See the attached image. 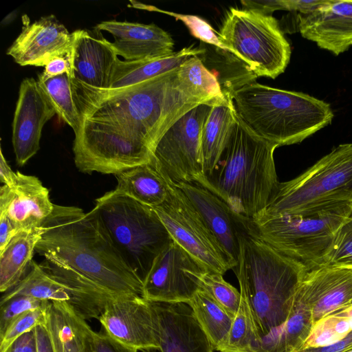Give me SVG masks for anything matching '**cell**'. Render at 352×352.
Returning <instances> with one entry per match:
<instances>
[{"instance_id": "1", "label": "cell", "mask_w": 352, "mask_h": 352, "mask_svg": "<svg viewBox=\"0 0 352 352\" xmlns=\"http://www.w3.org/2000/svg\"><path fill=\"white\" fill-rule=\"evenodd\" d=\"M179 67L108 91L82 122L111 138L141 164H150L158 141L176 121L194 107L217 99L193 86Z\"/></svg>"}, {"instance_id": "2", "label": "cell", "mask_w": 352, "mask_h": 352, "mask_svg": "<svg viewBox=\"0 0 352 352\" xmlns=\"http://www.w3.org/2000/svg\"><path fill=\"white\" fill-rule=\"evenodd\" d=\"M36 252L113 296L143 297V283L125 263L92 209L54 205L41 226Z\"/></svg>"}, {"instance_id": "3", "label": "cell", "mask_w": 352, "mask_h": 352, "mask_svg": "<svg viewBox=\"0 0 352 352\" xmlns=\"http://www.w3.org/2000/svg\"><path fill=\"white\" fill-rule=\"evenodd\" d=\"M246 221L239 234L237 264L232 270L254 322L258 339L254 348L288 320L308 268L251 234Z\"/></svg>"}, {"instance_id": "4", "label": "cell", "mask_w": 352, "mask_h": 352, "mask_svg": "<svg viewBox=\"0 0 352 352\" xmlns=\"http://www.w3.org/2000/svg\"><path fill=\"white\" fill-rule=\"evenodd\" d=\"M277 147L254 133L236 113L221 159L201 186L239 216L254 219L264 210L279 182L274 160Z\"/></svg>"}, {"instance_id": "5", "label": "cell", "mask_w": 352, "mask_h": 352, "mask_svg": "<svg viewBox=\"0 0 352 352\" xmlns=\"http://www.w3.org/2000/svg\"><path fill=\"white\" fill-rule=\"evenodd\" d=\"M236 112L256 135L278 146L298 144L331 124L329 103L309 94L258 82L232 91Z\"/></svg>"}, {"instance_id": "6", "label": "cell", "mask_w": 352, "mask_h": 352, "mask_svg": "<svg viewBox=\"0 0 352 352\" xmlns=\"http://www.w3.org/2000/svg\"><path fill=\"white\" fill-rule=\"evenodd\" d=\"M125 263L144 283L155 259L173 242L153 208L113 190L93 208Z\"/></svg>"}, {"instance_id": "7", "label": "cell", "mask_w": 352, "mask_h": 352, "mask_svg": "<svg viewBox=\"0 0 352 352\" xmlns=\"http://www.w3.org/2000/svg\"><path fill=\"white\" fill-rule=\"evenodd\" d=\"M352 212V202H337L295 213L248 219V231L308 270L322 265L334 235Z\"/></svg>"}, {"instance_id": "8", "label": "cell", "mask_w": 352, "mask_h": 352, "mask_svg": "<svg viewBox=\"0 0 352 352\" xmlns=\"http://www.w3.org/2000/svg\"><path fill=\"white\" fill-rule=\"evenodd\" d=\"M337 202H352V143L338 145L296 177L278 182L264 210L253 219Z\"/></svg>"}, {"instance_id": "9", "label": "cell", "mask_w": 352, "mask_h": 352, "mask_svg": "<svg viewBox=\"0 0 352 352\" xmlns=\"http://www.w3.org/2000/svg\"><path fill=\"white\" fill-rule=\"evenodd\" d=\"M218 36L226 52L242 61L255 76L274 79L289 62L290 45L272 14L230 8Z\"/></svg>"}, {"instance_id": "10", "label": "cell", "mask_w": 352, "mask_h": 352, "mask_svg": "<svg viewBox=\"0 0 352 352\" xmlns=\"http://www.w3.org/2000/svg\"><path fill=\"white\" fill-rule=\"evenodd\" d=\"M201 104L176 121L158 141L150 164L173 184L201 185L205 179L201 131L214 103Z\"/></svg>"}, {"instance_id": "11", "label": "cell", "mask_w": 352, "mask_h": 352, "mask_svg": "<svg viewBox=\"0 0 352 352\" xmlns=\"http://www.w3.org/2000/svg\"><path fill=\"white\" fill-rule=\"evenodd\" d=\"M168 195L153 209L170 235L206 270L223 275L236 264L225 252L185 194L173 182L165 180Z\"/></svg>"}, {"instance_id": "12", "label": "cell", "mask_w": 352, "mask_h": 352, "mask_svg": "<svg viewBox=\"0 0 352 352\" xmlns=\"http://www.w3.org/2000/svg\"><path fill=\"white\" fill-rule=\"evenodd\" d=\"M70 80L74 100L81 119L108 92L118 56L101 31H74Z\"/></svg>"}, {"instance_id": "13", "label": "cell", "mask_w": 352, "mask_h": 352, "mask_svg": "<svg viewBox=\"0 0 352 352\" xmlns=\"http://www.w3.org/2000/svg\"><path fill=\"white\" fill-rule=\"evenodd\" d=\"M206 270L173 241L155 259L143 283V297L151 302L188 303L201 287Z\"/></svg>"}, {"instance_id": "14", "label": "cell", "mask_w": 352, "mask_h": 352, "mask_svg": "<svg viewBox=\"0 0 352 352\" xmlns=\"http://www.w3.org/2000/svg\"><path fill=\"white\" fill-rule=\"evenodd\" d=\"M98 320L107 335L125 345L141 351L159 349L155 309L144 297H111Z\"/></svg>"}, {"instance_id": "15", "label": "cell", "mask_w": 352, "mask_h": 352, "mask_svg": "<svg viewBox=\"0 0 352 352\" xmlns=\"http://www.w3.org/2000/svg\"><path fill=\"white\" fill-rule=\"evenodd\" d=\"M56 113L47 96L33 78L21 82L12 122V142L16 164L25 165L40 148L45 124Z\"/></svg>"}, {"instance_id": "16", "label": "cell", "mask_w": 352, "mask_h": 352, "mask_svg": "<svg viewBox=\"0 0 352 352\" xmlns=\"http://www.w3.org/2000/svg\"><path fill=\"white\" fill-rule=\"evenodd\" d=\"M74 41L54 14L24 23L22 31L7 50L6 54L21 66L45 67L56 57L69 54Z\"/></svg>"}, {"instance_id": "17", "label": "cell", "mask_w": 352, "mask_h": 352, "mask_svg": "<svg viewBox=\"0 0 352 352\" xmlns=\"http://www.w3.org/2000/svg\"><path fill=\"white\" fill-rule=\"evenodd\" d=\"M296 298L309 306L314 323L352 302V267L320 265L305 273Z\"/></svg>"}, {"instance_id": "18", "label": "cell", "mask_w": 352, "mask_h": 352, "mask_svg": "<svg viewBox=\"0 0 352 352\" xmlns=\"http://www.w3.org/2000/svg\"><path fill=\"white\" fill-rule=\"evenodd\" d=\"M305 38L336 56L352 45V0H326L307 14H296Z\"/></svg>"}, {"instance_id": "19", "label": "cell", "mask_w": 352, "mask_h": 352, "mask_svg": "<svg viewBox=\"0 0 352 352\" xmlns=\"http://www.w3.org/2000/svg\"><path fill=\"white\" fill-rule=\"evenodd\" d=\"M152 303L160 352H213L209 338L188 303Z\"/></svg>"}, {"instance_id": "20", "label": "cell", "mask_w": 352, "mask_h": 352, "mask_svg": "<svg viewBox=\"0 0 352 352\" xmlns=\"http://www.w3.org/2000/svg\"><path fill=\"white\" fill-rule=\"evenodd\" d=\"M49 190L40 179L17 171L15 184L0 189V214L21 232L40 228L54 210Z\"/></svg>"}, {"instance_id": "21", "label": "cell", "mask_w": 352, "mask_h": 352, "mask_svg": "<svg viewBox=\"0 0 352 352\" xmlns=\"http://www.w3.org/2000/svg\"><path fill=\"white\" fill-rule=\"evenodd\" d=\"M175 184L186 196L228 257L236 264L239 254V234L245 220L220 197L192 183Z\"/></svg>"}, {"instance_id": "22", "label": "cell", "mask_w": 352, "mask_h": 352, "mask_svg": "<svg viewBox=\"0 0 352 352\" xmlns=\"http://www.w3.org/2000/svg\"><path fill=\"white\" fill-rule=\"evenodd\" d=\"M95 27L112 34V45L117 55L126 61L160 58L175 52L171 36L154 23L109 20Z\"/></svg>"}, {"instance_id": "23", "label": "cell", "mask_w": 352, "mask_h": 352, "mask_svg": "<svg viewBox=\"0 0 352 352\" xmlns=\"http://www.w3.org/2000/svg\"><path fill=\"white\" fill-rule=\"evenodd\" d=\"M17 296H27L42 300L66 302L81 316L85 302L79 285L65 274H54L34 261L23 278L2 296L0 305Z\"/></svg>"}, {"instance_id": "24", "label": "cell", "mask_w": 352, "mask_h": 352, "mask_svg": "<svg viewBox=\"0 0 352 352\" xmlns=\"http://www.w3.org/2000/svg\"><path fill=\"white\" fill-rule=\"evenodd\" d=\"M212 105L201 131V142L205 176L218 164L228 144L236 119L230 89Z\"/></svg>"}, {"instance_id": "25", "label": "cell", "mask_w": 352, "mask_h": 352, "mask_svg": "<svg viewBox=\"0 0 352 352\" xmlns=\"http://www.w3.org/2000/svg\"><path fill=\"white\" fill-rule=\"evenodd\" d=\"M206 50L193 45L170 55L136 61L117 60L109 91L130 87L179 67L189 58L204 55Z\"/></svg>"}, {"instance_id": "26", "label": "cell", "mask_w": 352, "mask_h": 352, "mask_svg": "<svg viewBox=\"0 0 352 352\" xmlns=\"http://www.w3.org/2000/svg\"><path fill=\"white\" fill-rule=\"evenodd\" d=\"M41 236V227L21 231L0 252L1 292L13 288L25 276Z\"/></svg>"}, {"instance_id": "27", "label": "cell", "mask_w": 352, "mask_h": 352, "mask_svg": "<svg viewBox=\"0 0 352 352\" xmlns=\"http://www.w3.org/2000/svg\"><path fill=\"white\" fill-rule=\"evenodd\" d=\"M314 325L311 308L296 298L293 311L288 320L256 345L252 352H300Z\"/></svg>"}, {"instance_id": "28", "label": "cell", "mask_w": 352, "mask_h": 352, "mask_svg": "<svg viewBox=\"0 0 352 352\" xmlns=\"http://www.w3.org/2000/svg\"><path fill=\"white\" fill-rule=\"evenodd\" d=\"M116 177L115 190L144 205L156 207L167 197L166 182L150 164L129 168Z\"/></svg>"}, {"instance_id": "29", "label": "cell", "mask_w": 352, "mask_h": 352, "mask_svg": "<svg viewBox=\"0 0 352 352\" xmlns=\"http://www.w3.org/2000/svg\"><path fill=\"white\" fill-rule=\"evenodd\" d=\"M85 320L69 304L50 301L45 324L51 335L55 352H85L82 338Z\"/></svg>"}, {"instance_id": "30", "label": "cell", "mask_w": 352, "mask_h": 352, "mask_svg": "<svg viewBox=\"0 0 352 352\" xmlns=\"http://www.w3.org/2000/svg\"><path fill=\"white\" fill-rule=\"evenodd\" d=\"M188 304L209 338L214 350L219 351L227 339L234 317L202 287L196 292Z\"/></svg>"}, {"instance_id": "31", "label": "cell", "mask_w": 352, "mask_h": 352, "mask_svg": "<svg viewBox=\"0 0 352 352\" xmlns=\"http://www.w3.org/2000/svg\"><path fill=\"white\" fill-rule=\"evenodd\" d=\"M58 117L67 123L76 135L81 128L82 119L75 104L67 73L45 80H37Z\"/></svg>"}, {"instance_id": "32", "label": "cell", "mask_w": 352, "mask_h": 352, "mask_svg": "<svg viewBox=\"0 0 352 352\" xmlns=\"http://www.w3.org/2000/svg\"><path fill=\"white\" fill-rule=\"evenodd\" d=\"M257 342L249 307L241 296L239 308L233 318L227 339L219 352H252Z\"/></svg>"}, {"instance_id": "33", "label": "cell", "mask_w": 352, "mask_h": 352, "mask_svg": "<svg viewBox=\"0 0 352 352\" xmlns=\"http://www.w3.org/2000/svg\"><path fill=\"white\" fill-rule=\"evenodd\" d=\"M351 331V318L330 314L314 324L302 349L335 343L345 338Z\"/></svg>"}, {"instance_id": "34", "label": "cell", "mask_w": 352, "mask_h": 352, "mask_svg": "<svg viewBox=\"0 0 352 352\" xmlns=\"http://www.w3.org/2000/svg\"><path fill=\"white\" fill-rule=\"evenodd\" d=\"M200 279L201 287L234 317L241 303V292L226 282L223 274L218 272L206 270Z\"/></svg>"}, {"instance_id": "35", "label": "cell", "mask_w": 352, "mask_h": 352, "mask_svg": "<svg viewBox=\"0 0 352 352\" xmlns=\"http://www.w3.org/2000/svg\"><path fill=\"white\" fill-rule=\"evenodd\" d=\"M179 71L199 91L214 98L224 97L218 78L206 67L199 56L187 59L179 66Z\"/></svg>"}, {"instance_id": "36", "label": "cell", "mask_w": 352, "mask_h": 352, "mask_svg": "<svg viewBox=\"0 0 352 352\" xmlns=\"http://www.w3.org/2000/svg\"><path fill=\"white\" fill-rule=\"evenodd\" d=\"M133 6L148 11H155L164 13L174 17L176 20L182 21L188 28L190 34L195 38L199 39L210 45L226 52L225 47L221 43L218 32H216L213 28L202 18L191 14H182L170 11L160 10L153 6L142 4L136 1H131Z\"/></svg>"}, {"instance_id": "37", "label": "cell", "mask_w": 352, "mask_h": 352, "mask_svg": "<svg viewBox=\"0 0 352 352\" xmlns=\"http://www.w3.org/2000/svg\"><path fill=\"white\" fill-rule=\"evenodd\" d=\"M322 265L352 267V212L335 234Z\"/></svg>"}, {"instance_id": "38", "label": "cell", "mask_w": 352, "mask_h": 352, "mask_svg": "<svg viewBox=\"0 0 352 352\" xmlns=\"http://www.w3.org/2000/svg\"><path fill=\"white\" fill-rule=\"evenodd\" d=\"M50 301L43 307L27 311L16 318L0 336V352H5L9 346L21 335L45 324L46 311Z\"/></svg>"}, {"instance_id": "39", "label": "cell", "mask_w": 352, "mask_h": 352, "mask_svg": "<svg viewBox=\"0 0 352 352\" xmlns=\"http://www.w3.org/2000/svg\"><path fill=\"white\" fill-rule=\"evenodd\" d=\"M49 300H42L27 296L13 297L0 305V336L8 326L23 314L40 308L47 304Z\"/></svg>"}, {"instance_id": "40", "label": "cell", "mask_w": 352, "mask_h": 352, "mask_svg": "<svg viewBox=\"0 0 352 352\" xmlns=\"http://www.w3.org/2000/svg\"><path fill=\"white\" fill-rule=\"evenodd\" d=\"M85 352H138V350L125 345L104 333L94 331L86 320L82 324Z\"/></svg>"}, {"instance_id": "41", "label": "cell", "mask_w": 352, "mask_h": 352, "mask_svg": "<svg viewBox=\"0 0 352 352\" xmlns=\"http://www.w3.org/2000/svg\"><path fill=\"white\" fill-rule=\"evenodd\" d=\"M71 72L72 58L70 52L65 56L56 57L47 63L43 72L38 75V80H45L64 73H67L70 76Z\"/></svg>"}, {"instance_id": "42", "label": "cell", "mask_w": 352, "mask_h": 352, "mask_svg": "<svg viewBox=\"0 0 352 352\" xmlns=\"http://www.w3.org/2000/svg\"><path fill=\"white\" fill-rule=\"evenodd\" d=\"M326 0H277L278 10L307 14L323 4Z\"/></svg>"}, {"instance_id": "43", "label": "cell", "mask_w": 352, "mask_h": 352, "mask_svg": "<svg viewBox=\"0 0 352 352\" xmlns=\"http://www.w3.org/2000/svg\"><path fill=\"white\" fill-rule=\"evenodd\" d=\"M5 352H37L34 329L17 338Z\"/></svg>"}, {"instance_id": "44", "label": "cell", "mask_w": 352, "mask_h": 352, "mask_svg": "<svg viewBox=\"0 0 352 352\" xmlns=\"http://www.w3.org/2000/svg\"><path fill=\"white\" fill-rule=\"evenodd\" d=\"M37 352H55L53 341L45 324L34 328Z\"/></svg>"}, {"instance_id": "45", "label": "cell", "mask_w": 352, "mask_h": 352, "mask_svg": "<svg viewBox=\"0 0 352 352\" xmlns=\"http://www.w3.org/2000/svg\"><path fill=\"white\" fill-rule=\"evenodd\" d=\"M352 349V331L343 339L327 346L310 347L300 352H345Z\"/></svg>"}, {"instance_id": "46", "label": "cell", "mask_w": 352, "mask_h": 352, "mask_svg": "<svg viewBox=\"0 0 352 352\" xmlns=\"http://www.w3.org/2000/svg\"><path fill=\"white\" fill-rule=\"evenodd\" d=\"M19 232L4 214H0V252Z\"/></svg>"}, {"instance_id": "47", "label": "cell", "mask_w": 352, "mask_h": 352, "mask_svg": "<svg viewBox=\"0 0 352 352\" xmlns=\"http://www.w3.org/2000/svg\"><path fill=\"white\" fill-rule=\"evenodd\" d=\"M0 179L3 185L9 187L13 186L17 179V172H14L8 164L1 147L0 149Z\"/></svg>"}, {"instance_id": "48", "label": "cell", "mask_w": 352, "mask_h": 352, "mask_svg": "<svg viewBox=\"0 0 352 352\" xmlns=\"http://www.w3.org/2000/svg\"><path fill=\"white\" fill-rule=\"evenodd\" d=\"M143 352H160L158 349H151L142 351Z\"/></svg>"}, {"instance_id": "49", "label": "cell", "mask_w": 352, "mask_h": 352, "mask_svg": "<svg viewBox=\"0 0 352 352\" xmlns=\"http://www.w3.org/2000/svg\"><path fill=\"white\" fill-rule=\"evenodd\" d=\"M345 352H352V349H349V350H348V351H345Z\"/></svg>"}, {"instance_id": "50", "label": "cell", "mask_w": 352, "mask_h": 352, "mask_svg": "<svg viewBox=\"0 0 352 352\" xmlns=\"http://www.w3.org/2000/svg\"><path fill=\"white\" fill-rule=\"evenodd\" d=\"M350 305H352V302Z\"/></svg>"}]
</instances>
